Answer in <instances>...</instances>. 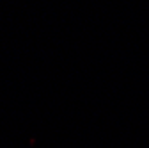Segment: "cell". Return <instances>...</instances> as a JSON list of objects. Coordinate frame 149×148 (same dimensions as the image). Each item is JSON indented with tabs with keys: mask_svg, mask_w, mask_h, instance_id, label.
I'll return each instance as SVG.
<instances>
[]
</instances>
